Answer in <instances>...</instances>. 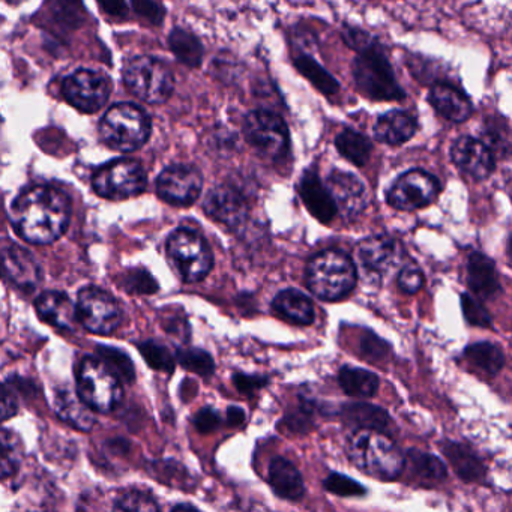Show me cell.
<instances>
[{"label":"cell","instance_id":"cell-1","mask_svg":"<svg viewBox=\"0 0 512 512\" xmlns=\"http://www.w3.org/2000/svg\"><path fill=\"white\" fill-rule=\"evenodd\" d=\"M11 221L23 241L35 245L53 244L70 226V197L47 185L28 188L14 200Z\"/></svg>","mask_w":512,"mask_h":512},{"label":"cell","instance_id":"cell-57","mask_svg":"<svg viewBox=\"0 0 512 512\" xmlns=\"http://www.w3.org/2000/svg\"><path fill=\"white\" fill-rule=\"evenodd\" d=\"M8 4H19L20 0H7Z\"/></svg>","mask_w":512,"mask_h":512},{"label":"cell","instance_id":"cell-54","mask_svg":"<svg viewBox=\"0 0 512 512\" xmlns=\"http://www.w3.org/2000/svg\"><path fill=\"white\" fill-rule=\"evenodd\" d=\"M98 4L107 16L115 17V19H127L128 7L125 0H98Z\"/></svg>","mask_w":512,"mask_h":512},{"label":"cell","instance_id":"cell-24","mask_svg":"<svg viewBox=\"0 0 512 512\" xmlns=\"http://www.w3.org/2000/svg\"><path fill=\"white\" fill-rule=\"evenodd\" d=\"M467 283L478 298H494L499 293L500 281L493 260L485 254L473 253L467 263Z\"/></svg>","mask_w":512,"mask_h":512},{"label":"cell","instance_id":"cell-27","mask_svg":"<svg viewBox=\"0 0 512 512\" xmlns=\"http://www.w3.org/2000/svg\"><path fill=\"white\" fill-rule=\"evenodd\" d=\"M442 451L445 457L448 458L449 463L454 467L455 473L463 481L475 482L484 478L485 466L482 464L481 458L472 449L463 445V443H442Z\"/></svg>","mask_w":512,"mask_h":512},{"label":"cell","instance_id":"cell-45","mask_svg":"<svg viewBox=\"0 0 512 512\" xmlns=\"http://www.w3.org/2000/svg\"><path fill=\"white\" fill-rule=\"evenodd\" d=\"M481 140L487 145V148L493 152L494 157H496L497 154L508 155V130L502 131V124H494V122L487 124V128H485Z\"/></svg>","mask_w":512,"mask_h":512},{"label":"cell","instance_id":"cell-48","mask_svg":"<svg viewBox=\"0 0 512 512\" xmlns=\"http://www.w3.org/2000/svg\"><path fill=\"white\" fill-rule=\"evenodd\" d=\"M341 35H343L344 43H346L350 49L355 50V52H361V50L370 47L371 44L377 43L376 38L371 37L364 29L355 28V26H344Z\"/></svg>","mask_w":512,"mask_h":512},{"label":"cell","instance_id":"cell-37","mask_svg":"<svg viewBox=\"0 0 512 512\" xmlns=\"http://www.w3.org/2000/svg\"><path fill=\"white\" fill-rule=\"evenodd\" d=\"M53 20L62 31H74L85 22L86 10L82 0H55Z\"/></svg>","mask_w":512,"mask_h":512},{"label":"cell","instance_id":"cell-50","mask_svg":"<svg viewBox=\"0 0 512 512\" xmlns=\"http://www.w3.org/2000/svg\"><path fill=\"white\" fill-rule=\"evenodd\" d=\"M214 76L220 79L221 82L235 80L238 76V64H236L235 59L232 58V61H230V55L221 53L214 61Z\"/></svg>","mask_w":512,"mask_h":512},{"label":"cell","instance_id":"cell-19","mask_svg":"<svg viewBox=\"0 0 512 512\" xmlns=\"http://www.w3.org/2000/svg\"><path fill=\"white\" fill-rule=\"evenodd\" d=\"M400 257V247L389 236H371L358 245L359 263L374 277L388 274L400 262Z\"/></svg>","mask_w":512,"mask_h":512},{"label":"cell","instance_id":"cell-40","mask_svg":"<svg viewBox=\"0 0 512 512\" xmlns=\"http://www.w3.org/2000/svg\"><path fill=\"white\" fill-rule=\"evenodd\" d=\"M323 487L329 493L337 494L341 497L364 496L367 491L359 482L343 473H331L328 478L323 481Z\"/></svg>","mask_w":512,"mask_h":512},{"label":"cell","instance_id":"cell-56","mask_svg":"<svg viewBox=\"0 0 512 512\" xmlns=\"http://www.w3.org/2000/svg\"><path fill=\"white\" fill-rule=\"evenodd\" d=\"M179 509H196L194 506L191 505H178L175 506V511H179Z\"/></svg>","mask_w":512,"mask_h":512},{"label":"cell","instance_id":"cell-4","mask_svg":"<svg viewBox=\"0 0 512 512\" xmlns=\"http://www.w3.org/2000/svg\"><path fill=\"white\" fill-rule=\"evenodd\" d=\"M307 286L322 301H340L355 289V265L341 251H323L308 263Z\"/></svg>","mask_w":512,"mask_h":512},{"label":"cell","instance_id":"cell-53","mask_svg":"<svg viewBox=\"0 0 512 512\" xmlns=\"http://www.w3.org/2000/svg\"><path fill=\"white\" fill-rule=\"evenodd\" d=\"M17 410H19V404H17L13 392L8 391L4 386H0V422L13 418Z\"/></svg>","mask_w":512,"mask_h":512},{"label":"cell","instance_id":"cell-10","mask_svg":"<svg viewBox=\"0 0 512 512\" xmlns=\"http://www.w3.org/2000/svg\"><path fill=\"white\" fill-rule=\"evenodd\" d=\"M95 193L109 200L140 196L148 185V176L139 161L116 160L100 167L92 179Z\"/></svg>","mask_w":512,"mask_h":512},{"label":"cell","instance_id":"cell-6","mask_svg":"<svg viewBox=\"0 0 512 512\" xmlns=\"http://www.w3.org/2000/svg\"><path fill=\"white\" fill-rule=\"evenodd\" d=\"M77 394L94 412L109 413L121 403L124 389L100 358H86L77 371Z\"/></svg>","mask_w":512,"mask_h":512},{"label":"cell","instance_id":"cell-47","mask_svg":"<svg viewBox=\"0 0 512 512\" xmlns=\"http://www.w3.org/2000/svg\"><path fill=\"white\" fill-rule=\"evenodd\" d=\"M124 287L130 293H143V295H149L158 290L157 281L148 271H131L125 280Z\"/></svg>","mask_w":512,"mask_h":512},{"label":"cell","instance_id":"cell-8","mask_svg":"<svg viewBox=\"0 0 512 512\" xmlns=\"http://www.w3.org/2000/svg\"><path fill=\"white\" fill-rule=\"evenodd\" d=\"M244 137L248 145L272 161H283L290 154V131L286 121L272 110H253L245 116Z\"/></svg>","mask_w":512,"mask_h":512},{"label":"cell","instance_id":"cell-31","mask_svg":"<svg viewBox=\"0 0 512 512\" xmlns=\"http://www.w3.org/2000/svg\"><path fill=\"white\" fill-rule=\"evenodd\" d=\"M335 148L340 152L341 157L346 158L353 166L364 167L370 160L373 143L359 131L353 130V128H344L335 137Z\"/></svg>","mask_w":512,"mask_h":512},{"label":"cell","instance_id":"cell-22","mask_svg":"<svg viewBox=\"0 0 512 512\" xmlns=\"http://www.w3.org/2000/svg\"><path fill=\"white\" fill-rule=\"evenodd\" d=\"M418 121L406 110H389L377 118L374 137L388 146H401L410 142L418 133Z\"/></svg>","mask_w":512,"mask_h":512},{"label":"cell","instance_id":"cell-46","mask_svg":"<svg viewBox=\"0 0 512 512\" xmlns=\"http://www.w3.org/2000/svg\"><path fill=\"white\" fill-rule=\"evenodd\" d=\"M131 5L137 16L142 17L149 25L160 26L166 17V10L157 0H131Z\"/></svg>","mask_w":512,"mask_h":512},{"label":"cell","instance_id":"cell-7","mask_svg":"<svg viewBox=\"0 0 512 512\" xmlns=\"http://www.w3.org/2000/svg\"><path fill=\"white\" fill-rule=\"evenodd\" d=\"M124 82L131 94L148 104L166 103L175 89V77L170 68L152 56H139L128 62Z\"/></svg>","mask_w":512,"mask_h":512},{"label":"cell","instance_id":"cell-58","mask_svg":"<svg viewBox=\"0 0 512 512\" xmlns=\"http://www.w3.org/2000/svg\"><path fill=\"white\" fill-rule=\"evenodd\" d=\"M0 22H2V19H0Z\"/></svg>","mask_w":512,"mask_h":512},{"label":"cell","instance_id":"cell-18","mask_svg":"<svg viewBox=\"0 0 512 512\" xmlns=\"http://www.w3.org/2000/svg\"><path fill=\"white\" fill-rule=\"evenodd\" d=\"M0 272L23 292H34L41 283V266L26 248H7L0 254Z\"/></svg>","mask_w":512,"mask_h":512},{"label":"cell","instance_id":"cell-9","mask_svg":"<svg viewBox=\"0 0 512 512\" xmlns=\"http://www.w3.org/2000/svg\"><path fill=\"white\" fill-rule=\"evenodd\" d=\"M167 254L178 274L187 283H199L211 272L214 256L199 233L179 229L170 235Z\"/></svg>","mask_w":512,"mask_h":512},{"label":"cell","instance_id":"cell-5","mask_svg":"<svg viewBox=\"0 0 512 512\" xmlns=\"http://www.w3.org/2000/svg\"><path fill=\"white\" fill-rule=\"evenodd\" d=\"M151 119L140 107L130 103L115 104L101 119L103 142L115 151L134 152L151 136Z\"/></svg>","mask_w":512,"mask_h":512},{"label":"cell","instance_id":"cell-3","mask_svg":"<svg viewBox=\"0 0 512 512\" xmlns=\"http://www.w3.org/2000/svg\"><path fill=\"white\" fill-rule=\"evenodd\" d=\"M352 77L362 97L371 101H401L406 92L379 41L358 52L352 62Z\"/></svg>","mask_w":512,"mask_h":512},{"label":"cell","instance_id":"cell-55","mask_svg":"<svg viewBox=\"0 0 512 512\" xmlns=\"http://www.w3.org/2000/svg\"><path fill=\"white\" fill-rule=\"evenodd\" d=\"M245 421V412L241 409V407L230 406L227 409V422L232 427H239V425L244 424Z\"/></svg>","mask_w":512,"mask_h":512},{"label":"cell","instance_id":"cell-15","mask_svg":"<svg viewBox=\"0 0 512 512\" xmlns=\"http://www.w3.org/2000/svg\"><path fill=\"white\" fill-rule=\"evenodd\" d=\"M325 185L337 206V214L344 220H353L367 208V188L353 173L334 169L329 173Z\"/></svg>","mask_w":512,"mask_h":512},{"label":"cell","instance_id":"cell-20","mask_svg":"<svg viewBox=\"0 0 512 512\" xmlns=\"http://www.w3.org/2000/svg\"><path fill=\"white\" fill-rule=\"evenodd\" d=\"M299 196L305 208L320 223L329 224L337 215V206L322 179L314 170L307 169L298 184Z\"/></svg>","mask_w":512,"mask_h":512},{"label":"cell","instance_id":"cell-38","mask_svg":"<svg viewBox=\"0 0 512 512\" xmlns=\"http://www.w3.org/2000/svg\"><path fill=\"white\" fill-rule=\"evenodd\" d=\"M178 361L188 371H193L203 377L211 376L215 370L214 359L202 349L178 350Z\"/></svg>","mask_w":512,"mask_h":512},{"label":"cell","instance_id":"cell-28","mask_svg":"<svg viewBox=\"0 0 512 512\" xmlns=\"http://www.w3.org/2000/svg\"><path fill=\"white\" fill-rule=\"evenodd\" d=\"M341 416L346 424L355 428H367L386 433L392 422L386 410L367 403H350L341 407Z\"/></svg>","mask_w":512,"mask_h":512},{"label":"cell","instance_id":"cell-51","mask_svg":"<svg viewBox=\"0 0 512 512\" xmlns=\"http://www.w3.org/2000/svg\"><path fill=\"white\" fill-rule=\"evenodd\" d=\"M233 383L242 394H253L259 391L268 383V377L251 376V374L236 373L233 376Z\"/></svg>","mask_w":512,"mask_h":512},{"label":"cell","instance_id":"cell-11","mask_svg":"<svg viewBox=\"0 0 512 512\" xmlns=\"http://www.w3.org/2000/svg\"><path fill=\"white\" fill-rule=\"evenodd\" d=\"M76 310L79 322L94 334H112L122 323V310L118 301L98 287L80 290Z\"/></svg>","mask_w":512,"mask_h":512},{"label":"cell","instance_id":"cell-33","mask_svg":"<svg viewBox=\"0 0 512 512\" xmlns=\"http://www.w3.org/2000/svg\"><path fill=\"white\" fill-rule=\"evenodd\" d=\"M338 383L350 397H373L379 389V377L364 368H341L340 374H338Z\"/></svg>","mask_w":512,"mask_h":512},{"label":"cell","instance_id":"cell-30","mask_svg":"<svg viewBox=\"0 0 512 512\" xmlns=\"http://www.w3.org/2000/svg\"><path fill=\"white\" fill-rule=\"evenodd\" d=\"M169 47L175 58L190 68H199L205 58L202 41L187 29H173L169 35Z\"/></svg>","mask_w":512,"mask_h":512},{"label":"cell","instance_id":"cell-32","mask_svg":"<svg viewBox=\"0 0 512 512\" xmlns=\"http://www.w3.org/2000/svg\"><path fill=\"white\" fill-rule=\"evenodd\" d=\"M296 70L299 71L304 79H307L320 94L325 97H334L340 92V83L332 76L329 71H326L313 56L299 55L293 61Z\"/></svg>","mask_w":512,"mask_h":512},{"label":"cell","instance_id":"cell-34","mask_svg":"<svg viewBox=\"0 0 512 512\" xmlns=\"http://www.w3.org/2000/svg\"><path fill=\"white\" fill-rule=\"evenodd\" d=\"M464 358L472 367L478 368L479 371L490 377L499 374L505 364L502 349L496 344L487 343V341L470 344L464 350Z\"/></svg>","mask_w":512,"mask_h":512},{"label":"cell","instance_id":"cell-12","mask_svg":"<svg viewBox=\"0 0 512 512\" xmlns=\"http://www.w3.org/2000/svg\"><path fill=\"white\" fill-rule=\"evenodd\" d=\"M439 179L422 169L403 173L388 191V203L398 211H418L427 208L439 196Z\"/></svg>","mask_w":512,"mask_h":512},{"label":"cell","instance_id":"cell-2","mask_svg":"<svg viewBox=\"0 0 512 512\" xmlns=\"http://www.w3.org/2000/svg\"><path fill=\"white\" fill-rule=\"evenodd\" d=\"M347 452L352 463L373 478L395 479L404 467L400 449L380 431L359 428L350 436Z\"/></svg>","mask_w":512,"mask_h":512},{"label":"cell","instance_id":"cell-43","mask_svg":"<svg viewBox=\"0 0 512 512\" xmlns=\"http://www.w3.org/2000/svg\"><path fill=\"white\" fill-rule=\"evenodd\" d=\"M359 353L362 358L370 359L373 362L385 361L389 358L391 347L386 341L380 340L373 332H365L359 340Z\"/></svg>","mask_w":512,"mask_h":512},{"label":"cell","instance_id":"cell-16","mask_svg":"<svg viewBox=\"0 0 512 512\" xmlns=\"http://www.w3.org/2000/svg\"><path fill=\"white\" fill-rule=\"evenodd\" d=\"M451 160L464 175L475 181H484L496 169V157L482 140L461 136L452 143Z\"/></svg>","mask_w":512,"mask_h":512},{"label":"cell","instance_id":"cell-41","mask_svg":"<svg viewBox=\"0 0 512 512\" xmlns=\"http://www.w3.org/2000/svg\"><path fill=\"white\" fill-rule=\"evenodd\" d=\"M140 352H142L146 361L155 370L172 373L175 361H173V356L170 355L169 349L164 347L163 344L155 343V341H146V343L140 346Z\"/></svg>","mask_w":512,"mask_h":512},{"label":"cell","instance_id":"cell-25","mask_svg":"<svg viewBox=\"0 0 512 512\" xmlns=\"http://www.w3.org/2000/svg\"><path fill=\"white\" fill-rule=\"evenodd\" d=\"M269 484L277 496L299 500L305 494L304 479L299 470L283 457L274 458L269 464Z\"/></svg>","mask_w":512,"mask_h":512},{"label":"cell","instance_id":"cell-44","mask_svg":"<svg viewBox=\"0 0 512 512\" xmlns=\"http://www.w3.org/2000/svg\"><path fill=\"white\" fill-rule=\"evenodd\" d=\"M461 308H463L464 317L470 325L478 326V328H490L491 316L475 298L467 293L461 295Z\"/></svg>","mask_w":512,"mask_h":512},{"label":"cell","instance_id":"cell-23","mask_svg":"<svg viewBox=\"0 0 512 512\" xmlns=\"http://www.w3.org/2000/svg\"><path fill=\"white\" fill-rule=\"evenodd\" d=\"M35 308L38 316L55 328L65 329V331H73L76 328L79 320L76 305L65 293L53 292V290L41 293L35 302Z\"/></svg>","mask_w":512,"mask_h":512},{"label":"cell","instance_id":"cell-52","mask_svg":"<svg viewBox=\"0 0 512 512\" xmlns=\"http://www.w3.org/2000/svg\"><path fill=\"white\" fill-rule=\"evenodd\" d=\"M220 422V415L211 407H205V409L200 410L196 418H194V424H196L197 430L200 433H209V431L215 430L220 425Z\"/></svg>","mask_w":512,"mask_h":512},{"label":"cell","instance_id":"cell-26","mask_svg":"<svg viewBox=\"0 0 512 512\" xmlns=\"http://www.w3.org/2000/svg\"><path fill=\"white\" fill-rule=\"evenodd\" d=\"M55 409L62 421L77 430L89 431L97 422L94 410L71 389L58 391L55 398Z\"/></svg>","mask_w":512,"mask_h":512},{"label":"cell","instance_id":"cell-49","mask_svg":"<svg viewBox=\"0 0 512 512\" xmlns=\"http://www.w3.org/2000/svg\"><path fill=\"white\" fill-rule=\"evenodd\" d=\"M398 284H400V289L406 292L407 295H415L416 292L421 290L422 284H424L421 269L415 265H407L398 275Z\"/></svg>","mask_w":512,"mask_h":512},{"label":"cell","instance_id":"cell-13","mask_svg":"<svg viewBox=\"0 0 512 512\" xmlns=\"http://www.w3.org/2000/svg\"><path fill=\"white\" fill-rule=\"evenodd\" d=\"M62 94L80 112L95 113L109 100L110 82L103 73L79 70L64 80Z\"/></svg>","mask_w":512,"mask_h":512},{"label":"cell","instance_id":"cell-36","mask_svg":"<svg viewBox=\"0 0 512 512\" xmlns=\"http://www.w3.org/2000/svg\"><path fill=\"white\" fill-rule=\"evenodd\" d=\"M407 464H409L413 475L418 476L419 479H424V481L439 482L443 481L448 475L445 464L436 455L416 451V449H412L407 454Z\"/></svg>","mask_w":512,"mask_h":512},{"label":"cell","instance_id":"cell-21","mask_svg":"<svg viewBox=\"0 0 512 512\" xmlns=\"http://www.w3.org/2000/svg\"><path fill=\"white\" fill-rule=\"evenodd\" d=\"M428 103L436 110L437 115L452 124H463L473 115L469 97L449 83L440 82L431 86Z\"/></svg>","mask_w":512,"mask_h":512},{"label":"cell","instance_id":"cell-42","mask_svg":"<svg viewBox=\"0 0 512 512\" xmlns=\"http://www.w3.org/2000/svg\"><path fill=\"white\" fill-rule=\"evenodd\" d=\"M116 509H124V511H157L158 505L151 494L142 490H128L121 494Z\"/></svg>","mask_w":512,"mask_h":512},{"label":"cell","instance_id":"cell-14","mask_svg":"<svg viewBox=\"0 0 512 512\" xmlns=\"http://www.w3.org/2000/svg\"><path fill=\"white\" fill-rule=\"evenodd\" d=\"M203 176L190 164H173L163 170L157 179V193L173 206H190L202 193Z\"/></svg>","mask_w":512,"mask_h":512},{"label":"cell","instance_id":"cell-35","mask_svg":"<svg viewBox=\"0 0 512 512\" xmlns=\"http://www.w3.org/2000/svg\"><path fill=\"white\" fill-rule=\"evenodd\" d=\"M25 446L14 431L0 428V478L14 475L22 466Z\"/></svg>","mask_w":512,"mask_h":512},{"label":"cell","instance_id":"cell-39","mask_svg":"<svg viewBox=\"0 0 512 512\" xmlns=\"http://www.w3.org/2000/svg\"><path fill=\"white\" fill-rule=\"evenodd\" d=\"M98 355H100L101 361L119 377V379H125L127 382H131L136 376L134 373L133 362L130 361L125 353L121 350L112 349V347H98Z\"/></svg>","mask_w":512,"mask_h":512},{"label":"cell","instance_id":"cell-17","mask_svg":"<svg viewBox=\"0 0 512 512\" xmlns=\"http://www.w3.org/2000/svg\"><path fill=\"white\" fill-rule=\"evenodd\" d=\"M203 209L209 217L230 229H238L248 218L247 200L230 185L212 188L203 202Z\"/></svg>","mask_w":512,"mask_h":512},{"label":"cell","instance_id":"cell-29","mask_svg":"<svg viewBox=\"0 0 512 512\" xmlns=\"http://www.w3.org/2000/svg\"><path fill=\"white\" fill-rule=\"evenodd\" d=\"M272 307L281 316L298 325H310L314 320V305L308 296L295 289L283 290L275 296Z\"/></svg>","mask_w":512,"mask_h":512}]
</instances>
